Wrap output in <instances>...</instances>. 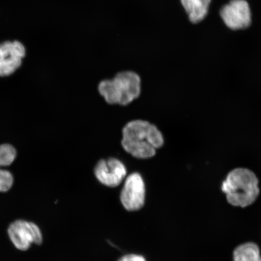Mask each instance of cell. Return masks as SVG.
<instances>
[{"label":"cell","mask_w":261,"mask_h":261,"mask_svg":"<svg viewBox=\"0 0 261 261\" xmlns=\"http://www.w3.org/2000/svg\"><path fill=\"white\" fill-rule=\"evenodd\" d=\"M163 144L164 138L161 130L148 122L134 120L123 129V148L135 158H151Z\"/></svg>","instance_id":"6da1fadb"},{"label":"cell","mask_w":261,"mask_h":261,"mask_svg":"<svg viewBox=\"0 0 261 261\" xmlns=\"http://www.w3.org/2000/svg\"><path fill=\"white\" fill-rule=\"evenodd\" d=\"M228 203L246 207L253 204L259 194V180L250 169H233L228 173L221 186Z\"/></svg>","instance_id":"7a4b0ae2"},{"label":"cell","mask_w":261,"mask_h":261,"mask_svg":"<svg viewBox=\"0 0 261 261\" xmlns=\"http://www.w3.org/2000/svg\"><path fill=\"white\" fill-rule=\"evenodd\" d=\"M98 89L107 102L126 106L139 96L141 80L133 71H122L113 80L100 82Z\"/></svg>","instance_id":"3957f363"},{"label":"cell","mask_w":261,"mask_h":261,"mask_svg":"<svg viewBox=\"0 0 261 261\" xmlns=\"http://www.w3.org/2000/svg\"><path fill=\"white\" fill-rule=\"evenodd\" d=\"M10 240L16 249L25 251L35 243H42V236L40 228L34 223L18 220L10 224L8 229Z\"/></svg>","instance_id":"277c9868"},{"label":"cell","mask_w":261,"mask_h":261,"mask_svg":"<svg viewBox=\"0 0 261 261\" xmlns=\"http://www.w3.org/2000/svg\"><path fill=\"white\" fill-rule=\"evenodd\" d=\"M220 16L227 27L233 31L247 29L252 23V12L246 0H231L221 8Z\"/></svg>","instance_id":"5b68a950"},{"label":"cell","mask_w":261,"mask_h":261,"mask_svg":"<svg viewBox=\"0 0 261 261\" xmlns=\"http://www.w3.org/2000/svg\"><path fill=\"white\" fill-rule=\"evenodd\" d=\"M120 200L128 211H137L144 205L145 186L138 173H133L127 177L120 195Z\"/></svg>","instance_id":"8992f818"},{"label":"cell","mask_w":261,"mask_h":261,"mask_svg":"<svg viewBox=\"0 0 261 261\" xmlns=\"http://www.w3.org/2000/svg\"><path fill=\"white\" fill-rule=\"evenodd\" d=\"M25 48L20 42L6 41L0 44V76H8L21 66Z\"/></svg>","instance_id":"52a82bcc"},{"label":"cell","mask_w":261,"mask_h":261,"mask_svg":"<svg viewBox=\"0 0 261 261\" xmlns=\"http://www.w3.org/2000/svg\"><path fill=\"white\" fill-rule=\"evenodd\" d=\"M96 177L101 184L114 188L121 184L126 175L123 163L116 159L102 160L94 169Z\"/></svg>","instance_id":"ba28073f"},{"label":"cell","mask_w":261,"mask_h":261,"mask_svg":"<svg viewBox=\"0 0 261 261\" xmlns=\"http://www.w3.org/2000/svg\"><path fill=\"white\" fill-rule=\"evenodd\" d=\"M16 151L9 144L0 145V192H8L14 184V177L11 172L3 168L11 165L14 162Z\"/></svg>","instance_id":"9c48e42d"},{"label":"cell","mask_w":261,"mask_h":261,"mask_svg":"<svg viewBox=\"0 0 261 261\" xmlns=\"http://www.w3.org/2000/svg\"><path fill=\"white\" fill-rule=\"evenodd\" d=\"M182 7L192 23H198L206 17L212 0H180Z\"/></svg>","instance_id":"30bf717a"},{"label":"cell","mask_w":261,"mask_h":261,"mask_svg":"<svg viewBox=\"0 0 261 261\" xmlns=\"http://www.w3.org/2000/svg\"><path fill=\"white\" fill-rule=\"evenodd\" d=\"M233 261H261L258 246L252 243L240 245L234 250Z\"/></svg>","instance_id":"8fae6325"},{"label":"cell","mask_w":261,"mask_h":261,"mask_svg":"<svg viewBox=\"0 0 261 261\" xmlns=\"http://www.w3.org/2000/svg\"><path fill=\"white\" fill-rule=\"evenodd\" d=\"M119 261H146V259L142 256L137 255V254H128L120 258Z\"/></svg>","instance_id":"7c38bea8"}]
</instances>
